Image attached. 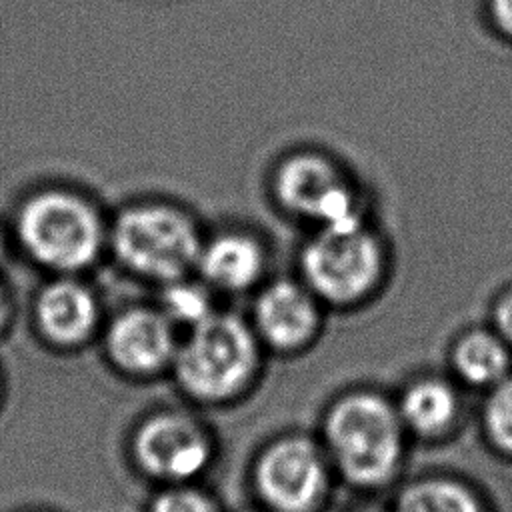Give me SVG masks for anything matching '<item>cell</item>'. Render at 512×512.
Here are the masks:
<instances>
[{
    "instance_id": "obj_1",
    "label": "cell",
    "mask_w": 512,
    "mask_h": 512,
    "mask_svg": "<svg viewBox=\"0 0 512 512\" xmlns=\"http://www.w3.org/2000/svg\"><path fill=\"white\" fill-rule=\"evenodd\" d=\"M406 434L396 402L372 390L342 394L322 422V446L332 468L358 488H380L396 478Z\"/></svg>"
},
{
    "instance_id": "obj_2",
    "label": "cell",
    "mask_w": 512,
    "mask_h": 512,
    "mask_svg": "<svg viewBox=\"0 0 512 512\" xmlns=\"http://www.w3.org/2000/svg\"><path fill=\"white\" fill-rule=\"evenodd\" d=\"M260 366V340L236 314L212 312L178 342L172 372L198 402H228L242 394Z\"/></svg>"
},
{
    "instance_id": "obj_3",
    "label": "cell",
    "mask_w": 512,
    "mask_h": 512,
    "mask_svg": "<svg viewBox=\"0 0 512 512\" xmlns=\"http://www.w3.org/2000/svg\"><path fill=\"white\" fill-rule=\"evenodd\" d=\"M110 242L124 268L166 284L196 268L204 240L194 218L182 208L166 202H142L120 212Z\"/></svg>"
},
{
    "instance_id": "obj_4",
    "label": "cell",
    "mask_w": 512,
    "mask_h": 512,
    "mask_svg": "<svg viewBox=\"0 0 512 512\" xmlns=\"http://www.w3.org/2000/svg\"><path fill=\"white\" fill-rule=\"evenodd\" d=\"M18 236L26 252L46 268L76 272L90 266L104 244L96 208L66 190H44L18 212Z\"/></svg>"
},
{
    "instance_id": "obj_5",
    "label": "cell",
    "mask_w": 512,
    "mask_h": 512,
    "mask_svg": "<svg viewBox=\"0 0 512 512\" xmlns=\"http://www.w3.org/2000/svg\"><path fill=\"white\" fill-rule=\"evenodd\" d=\"M302 282L332 306H352L368 298L384 272L380 238L364 222L318 228L300 254Z\"/></svg>"
},
{
    "instance_id": "obj_6",
    "label": "cell",
    "mask_w": 512,
    "mask_h": 512,
    "mask_svg": "<svg viewBox=\"0 0 512 512\" xmlns=\"http://www.w3.org/2000/svg\"><path fill=\"white\" fill-rule=\"evenodd\" d=\"M330 468L324 446L288 434L260 450L252 480L270 512H316L328 496Z\"/></svg>"
},
{
    "instance_id": "obj_7",
    "label": "cell",
    "mask_w": 512,
    "mask_h": 512,
    "mask_svg": "<svg viewBox=\"0 0 512 512\" xmlns=\"http://www.w3.org/2000/svg\"><path fill=\"white\" fill-rule=\"evenodd\" d=\"M278 204L318 228L364 222L356 190L340 168L320 152H294L274 174Z\"/></svg>"
},
{
    "instance_id": "obj_8",
    "label": "cell",
    "mask_w": 512,
    "mask_h": 512,
    "mask_svg": "<svg viewBox=\"0 0 512 512\" xmlns=\"http://www.w3.org/2000/svg\"><path fill=\"white\" fill-rule=\"evenodd\" d=\"M130 450L144 474L168 484L190 482L214 456L206 426L180 410H158L146 416L132 434Z\"/></svg>"
},
{
    "instance_id": "obj_9",
    "label": "cell",
    "mask_w": 512,
    "mask_h": 512,
    "mask_svg": "<svg viewBox=\"0 0 512 512\" xmlns=\"http://www.w3.org/2000/svg\"><path fill=\"white\" fill-rule=\"evenodd\" d=\"M176 348L174 324L160 308H128L104 332L108 360L130 376H152L170 368Z\"/></svg>"
},
{
    "instance_id": "obj_10",
    "label": "cell",
    "mask_w": 512,
    "mask_h": 512,
    "mask_svg": "<svg viewBox=\"0 0 512 512\" xmlns=\"http://www.w3.org/2000/svg\"><path fill=\"white\" fill-rule=\"evenodd\" d=\"M320 326V300L304 282L274 280L254 300L252 328L278 352H296L312 342Z\"/></svg>"
},
{
    "instance_id": "obj_11",
    "label": "cell",
    "mask_w": 512,
    "mask_h": 512,
    "mask_svg": "<svg viewBox=\"0 0 512 512\" xmlns=\"http://www.w3.org/2000/svg\"><path fill=\"white\" fill-rule=\"evenodd\" d=\"M34 322L40 336L56 348H78L100 324L94 292L78 280L58 278L46 284L34 302Z\"/></svg>"
},
{
    "instance_id": "obj_12",
    "label": "cell",
    "mask_w": 512,
    "mask_h": 512,
    "mask_svg": "<svg viewBox=\"0 0 512 512\" xmlns=\"http://www.w3.org/2000/svg\"><path fill=\"white\" fill-rule=\"evenodd\" d=\"M266 254L262 244L238 230L220 232L202 242L196 270L204 284L224 292H244L252 288L264 272Z\"/></svg>"
},
{
    "instance_id": "obj_13",
    "label": "cell",
    "mask_w": 512,
    "mask_h": 512,
    "mask_svg": "<svg viewBox=\"0 0 512 512\" xmlns=\"http://www.w3.org/2000/svg\"><path fill=\"white\" fill-rule=\"evenodd\" d=\"M396 408L406 432L432 440L458 422L460 394L446 378L422 376L402 390Z\"/></svg>"
},
{
    "instance_id": "obj_14",
    "label": "cell",
    "mask_w": 512,
    "mask_h": 512,
    "mask_svg": "<svg viewBox=\"0 0 512 512\" xmlns=\"http://www.w3.org/2000/svg\"><path fill=\"white\" fill-rule=\"evenodd\" d=\"M450 364L464 384L492 388L512 372V348L494 328H474L456 338L450 350Z\"/></svg>"
},
{
    "instance_id": "obj_15",
    "label": "cell",
    "mask_w": 512,
    "mask_h": 512,
    "mask_svg": "<svg viewBox=\"0 0 512 512\" xmlns=\"http://www.w3.org/2000/svg\"><path fill=\"white\" fill-rule=\"evenodd\" d=\"M394 512H490L468 484L450 476H424L406 484Z\"/></svg>"
},
{
    "instance_id": "obj_16",
    "label": "cell",
    "mask_w": 512,
    "mask_h": 512,
    "mask_svg": "<svg viewBox=\"0 0 512 512\" xmlns=\"http://www.w3.org/2000/svg\"><path fill=\"white\" fill-rule=\"evenodd\" d=\"M162 300L160 310L166 314V318L176 326L184 324L188 328L196 326L204 318H208L214 312L208 284L188 280V276L172 280L162 284Z\"/></svg>"
},
{
    "instance_id": "obj_17",
    "label": "cell",
    "mask_w": 512,
    "mask_h": 512,
    "mask_svg": "<svg viewBox=\"0 0 512 512\" xmlns=\"http://www.w3.org/2000/svg\"><path fill=\"white\" fill-rule=\"evenodd\" d=\"M482 430L492 448L512 458V372L488 388L482 406Z\"/></svg>"
},
{
    "instance_id": "obj_18",
    "label": "cell",
    "mask_w": 512,
    "mask_h": 512,
    "mask_svg": "<svg viewBox=\"0 0 512 512\" xmlns=\"http://www.w3.org/2000/svg\"><path fill=\"white\" fill-rule=\"evenodd\" d=\"M146 512H220L216 500L196 486L170 484L158 492L148 504Z\"/></svg>"
},
{
    "instance_id": "obj_19",
    "label": "cell",
    "mask_w": 512,
    "mask_h": 512,
    "mask_svg": "<svg viewBox=\"0 0 512 512\" xmlns=\"http://www.w3.org/2000/svg\"><path fill=\"white\" fill-rule=\"evenodd\" d=\"M492 322L498 336L512 348V288L496 300L492 310Z\"/></svg>"
},
{
    "instance_id": "obj_20",
    "label": "cell",
    "mask_w": 512,
    "mask_h": 512,
    "mask_svg": "<svg viewBox=\"0 0 512 512\" xmlns=\"http://www.w3.org/2000/svg\"><path fill=\"white\" fill-rule=\"evenodd\" d=\"M490 14L496 26L512 36V0H490Z\"/></svg>"
},
{
    "instance_id": "obj_21",
    "label": "cell",
    "mask_w": 512,
    "mask_h": 512,
    "mask_svg": "<svg viewBox=\"0 0 512 512\" xmlns=\"http://www.w3.org/2000/svg\"><path fill=\"white\" fill-rule=\"evenodd\" d=\"M12 316V306H10V298L6 294V290L0 286V334L8 328Z\"/></svg>"
},
{
    "instance_id": "obj_22",
    "label": "cell",
    "mask_w": 512,
    "mask_h": 512,
    "mask_svg": "<svg viewBox=\"0 0 512 512\" xmlns=\"http://www.w3.org/2000/svg\"><path fill=\"white\" fill-rule=\"evenodd\" d=\"M352 512H386V510H380V508H358V510H352Z\"/></svg>"
},
{
    "instance_id": "obj_23",
    "label": "cell",
    "mask_w": 512,
    "mask_h": 512,
    "mask_svg": "<svg viewBox=\"0 0 512 512\" xmlns=\"http://www.w3.org/2000/svg\"><path fill=\"white\" fill-rule=\"evenodd\" d=\"M4 258V240H2V236H0V260Z\"/></svg>"
},
{
    "instance_id": "obj_24",
    "label": "cell",
    "mask_w": 512,
    "mask_h": 512,
    "mask_svg": "<svg viewBox=\"0 0 512 512\" xmlns=\"http://www.w3.org/2000/svg\"><path fill=\"white\" fill-rule=\"evenodd\" d=\"M248 512H262V510H248ZM266 512H270V510H266Z\"/></svg>"
}]
</instances>
